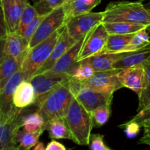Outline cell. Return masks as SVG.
Wrapping results in <instances>:
<instances>
[{"label":"cell","mask_w":150,"mask_h":150,"mask_svg":"<svg viewBox=\"0 0 150 150\" xmlns=\"http://www.w3.org/2000/svg\"><path fill=\"white\" fill-rule=\"evenodd\" d=\"M74 95L69 79L56 86L38 105L37 111L43 117L45 123L57 119H64Z\"/></svg>","instance_id":"obj_1"},{"label":"cell","mask_w":150,"mask_h":150,"mask_svg":"<svg viewBox=\"0 0 150 150\" xmlns=\"http://www.w3.org/2000/svg\"><path fill=\"white\" fill-rule=\"evenodd\" d=\"M64 120L72 136V141L81 146L89 145L95 126L93 117L92 113L85 109L75 97Z\"/></svg>","instance_id":"obj_2"},{"label":"cell","mask_w":150,"mask_h":150,"mask_svg":"<svg viewBox=\"0 0 150 150\" xmlns=\"http://www.w3.org/2000/svg\"><path fill=\"white\" fill-rule=\"evenodd\" d=\"M103 22H128L148 26L150 15L142 1H118L110 2L103 11Z\"/></svg>","instance_id":"obj_3"},{"label":"cell","mask_w":150,"mask_h":150,"mask_svg":"<svg viewBox=\"0 0 150 150\" xmlns=\"http://www.w3.org/2000/svg\"><path fill=\"white\" fill-rule=\"evenodd\" d=\"M64 26L65 25L43 41L29 48L21 67L23 80L30 81L40 66L49 57Z\"/></svg>","instance_id":"obj_4"},{"label":"cell","mask_w":150,"mask_h":150,"mask_svg":"<svg viewBox=\"0 0 150 150\" xmlns=\"http://www.w3.org/2000/svg\"><path fill=\"white\" fill-rule=\"evenodd\" d=\"M103 16V12L92 11L73 16L66 21V29L70 37L78 41L86 36L97 25L102 23Z\"/></svg>","instance_id":"obj_5"},{"label":"cell","mask_w":150,"mask_h":150,"mask_svg":"<svg viewBox=\"0 0 150 150\" xmlns=\"http://www.w3.org/2000/svg\"><path fill=\"white\" fill-rule=\"evenodd\" d=\"M23 112L16 116H8L0 111V150H17L18 144L16 134L22 127Z\"/></svg>","instance_id":"obj_6"},{"label":"cell","mask_w":150,"mask_h":150,"mask_svg":"<svg viewBox=\"0 0 150 150\" xmlns=\"http://www.w3.org/2000/svg\"><path fill=\"white\" fill-rule=\"evenodd\" d=\"M65 23L66 16L62 4L54 9L41 22L38 30L29 42V48L48 38L59 28L65 25Z\"/></svg>","instance_id":"obj_7"},{"label":"cell","mask_w":150,"mask_h":150,"mask_svg":"<svg viewBox=\"0 0 150 150\" xmlns=\"http://www.w3.org/2000/svg\"><path fill=\"white\" fill-rule=\"evenodd\" d=\"M108 36V33L103 23H100L97 25L88 33L86 40L79 53L78 62L101 54L105 48Z\"/></svg>","instance_id":"obj_8"},{"label":"cell","mask_w":150,"mask_h":150,"mask_svg":"<svg viewBox=\"0 0 150 150\" xmlns=\"http://www.w3.org/2000/svg\"><path fill=\"white\" fill-rule=\"evenodd\" d=\"M113 95L100 92L95 89L85 86L81 82L75 93V98L89 112L92 113L97 108L105 104H111Z\"/></svg>","instance_id":"obj_9"},{"label":"cell","mask_w":150,"mask_h":150,"mask_svg":"<svg viewBox=\"0 0 150 150\" xmlns=\"http://www.w3.org/2000/svg\"><path fill=\"white\" fill-rule=\"evenodd\" d=\"M23 80V75L20 68L13 73L0 91V111L4 114L8 116H16L23 112V109L17 108L13 103L15 90Z\"/></svg>","instance_id":"obj_10"},{"label":"cell","mask_w":150,"mask_h":150,"mask_svg":"<svg viewBox=\"0 0 150 150\" xmlns=\"http://www.w3.org/2000/svg\"><path fill=\"white\" fill-rule=\"evenodd\" d=\"M88 35V34H87ZM87 35L79 40L76 41L57 62L54 67L48 71L44 73L48 76H69L72 70L78 64V57L84 43Z\"/></svg>","instance_id":"obj_11"},{"label":"cell","mask_w":150,"mask_h":150,"mask_svg":"<svg viewBox=\"0 0 150 150\" xmlns=\"http://www.w3.org/2000/svg\"><path fill=\"white\" fill-rule=\"evenodd\" d=\"M119 71L120 70L114 69L107 71L95 72L89 80L81 83L100 92L114 94V92L123 87L117 76Z\"/></svg>","instance_id":"obj_12"},{"label":"cell","mask_w":150,"mask_h":150,"mask_svg":"<svg viewBox=\"0 0 150 150\" xmlns=\"http://www.w3.org/2000/svg\"><path fill=\"white\" fill-rule=\"evenodd\" d=\"M123 87L130 89L138 96L141 95L144 87V64H141L120 70L117 74Z\"/></svg>","instance_id":"obj_13"},{"label":"cell","mask_w":150,"mask_h":150,"mask_svg":"<svg viewBox=\"0 0 150 150\" xmlns=\"http://www.w3.org/2000/svg\"><path fill=\"white\" fill-rule=\"evenodd\" d=\"M28 2V0H0L7 32H18L21 17Z\"/></svg>","instance_id":"obj_14"},{"label":"cell","mask_w":150,"mask_h":150,"mask_svg":"<svg viewBox=\"0 0 150 150\" xmlns=\"http://www.w3.org/2000/svg\"><path fill=\"white\" fill-rule=\"evenodd\" d=\"M69 79L67 76H48L45 73L34 76L30 81L36 95L35 105H39L56 86Z\"/></svg>","instance_id":"obj_15"},{"label":"cell","mask_w":150,"mask_h":150,"mask_svg":"<svg viewBox=\"0 0 150 150\" xmlns=\"http://www.w3.org/2000/svg\"><path fill=\"white\" fill-rule=\"evenodd\" d=\"M76 42V41L70 37V35L67 32L66 26H64V29H63L60 37L59 38L58 40H57L52 52L50 54L49 57L40 66V67L38 69L35 75L42 74V73H44L51 70L54 67V64L57 63V62L64 55V53Z\"/></svg>","instance_id":"obj_16"},{"label":"cell","mask_w":150,"mask_h":150,"mask_svg":"<svg viewBox=\"0 0 150 150\" xmlns=\"http://www.w3.org/2000/svg\"><path fill=\"white\" fill-rule=\"evenodd\" d=\"M29 49V42L18 32H8L6 36L5 51L7 57L23 62Z\"/></svg>","instance_id":"obj_17"},{"label":"cell","mask_w":150,"mask_h":150,"mask_svg":"<svg viewBox=\"0 0 150 150\" xmlns=\"http://www.w3.org/2000/svg\"><path fill=\"white\" fill-rule=\"evenodd\" d=\"M14 105L18 108H25L35 105L36 95L30 81L23 80L16 87L13 95Z\"/></svg>","instance_id":"obj_18"},{"label":"cell","mask_w":150,"mask_h":150,"mask_svg":"<svg viewBox=\"0 0 150 150\" xmlns=\"http://www.w3.org/2000/svg\"><path fill=\"white\" fill-rule=\"evenodd\" d=\"M150 59V44L148 46L132 52L126 53L114 65V69L121 70L137 64H144Z\"/></svg>","instance_id":"obj_19"},{"label":"cell","mask_w":150,"mask_h":150,"mask_svg":"<svg viewBox=\"0 0 150 150\" xmlns=\"http://www.w3.org/2000/svg\"><path fill=\"white\" fill-rule=\"evenodd\" d=\"M126 53H102L86 59L95 72L114 70V65Z\"/></svg>","instance_id":"obj_20"},{"label":"cell","mask_w":150,"mask_h":150,"mask_svg":"<svg viewBox=\"0 0 150 150\" xmlns=\"http://www.w3.org/2000/svg\"><path fill=\"white\" fill-rule=\"evenodd\" d=\"M101 1L102 0H72L70 2L64 3L63 7L65 12L66 21L73 16L91 12L100 4Z\"/></svg>","instance_id":"obj_21"},{"label":"cell","mask_w":150,"mask_h":150,"mask_svg":"<svg viewBox=\"0 0 150 150\" xmlns=\"http://www.w3.org/2000/svg\"><path fill=\"white\" fill-rule=\"evenodd\" d=\"M108 35H128L134 34L141 29L146 28V26L128 22H102Z\"/></svg>","instance_id":"obj_22"},{"label":"cell","mask_w":150,"mask_h":150,"mask_svg":"<svg viewBox=\"0 0 150 150\" xmlns=\"http://www.w3.org/2000/svg\"><path fill=\"white\" fill-rule=\"evenodd\" d=\"M45 127L51 139L72 140V136L64 119H57L45 123Z\"/></svg>","instance_id":"obj_23"},{"label":"cell","mask_w":150,"mask_h":150,"mask_svg":"<svg viewBox=\"0 0 150 150\" xmlns=\"http://www.w3.org/2000/svg\"><path fill=\"white\" fill-rule=\"evenodd\" d=\"M134 35L135 33L128 35H108L105 48L102 53H121Z\"/></svg>","instance_id":"obj_24"},{"label":"cell","mask_w":150,"mask_h":150,"mask_svg":"<svg viewBox=\"0 0 150 150\" xmlns=\"http://www.w3.org/2000/svg\"><path fill=\"white\" fill-rule=\"evenodd\" d=\"M22 62L12 57H7L0 64V91L6 84L10 78L21 67Z\"/></svg>","instance_id":"obj_25"},{"label":"cell","mask_w":150,"mask_h":150,"mask_svg":"<svg viewBox=\"0 0 150 150\" xmlns=\"http://www.w3.org/2000/svg\"><path fill=\"white\" fill-rule=\"evenodd\" d=\"M45 124L43 117L38 111L22 117L21 125L23 130L26 132L35 133L42 129L45 130Z\"/></svg>","instance_id":"obj_26"},{"label":"cell","mask_w":150,"mask_h":150,"mask_svg":"<svg viewBox=\"0 0 150 150\" xmlns=\"http://www.w3.org/2000/svg\"><path fill=\"white\" fill-rule=\"evenodd\" d=\"M150 44V37L146 27L136 32L131 40L123 48L121 53H128L138 51L148 46Z\"/></svg>","instance_id":"obj_27"},{"label":"cell","mask_w":150,"mask_h":150,"mask_svg":"<svg viewBox=\"0 0 150 150\" xmlns=\"http://www.w3.org/2000/svg\"><path fill=\"white\" fill-rule=\"evenodd\" d=\"M95 71L87 59L78 62L71 73L69 75L70 79L79 82H84L89 80Z\"/></svg>","instance_id":"obj_28"},{"label":"cell","mask_w":150,"mask_h":150,"mask_svg":"<svg viewBox=\"0 0 150 150\" xmlns=\"http://www.w3.org/2000/svg\"><path fill=\"white\" fill-rule=\"evenodd\" d=\"M45 130L42 129L35 133H29L19 130L16 134V141L18 144V149L29 150L34 147L39 141V138Z\"/></svg>","instance_id":"obj_29"},{"label":"cell","mask_w":150,"mask_h":150,"mask_svg":"<svg viewBox=\"0 0 150 150\" xmlns=\"http://www.w3.org/2000/svg\"><path fill=\"white\" fill-rule=\"evenodd\" d=\"M145 83L143 91L139 96L138 112L150 106V59L144 63Z\"/></svg>","instance_id":"obj_30"},{"label":"cell","mask_w":150,"mask_h":150,"mask_svg":"<svg viewBox=\"0 0 150 150\" xmlns=\"http://www.w3.org/2000/svg\"><path fill=\"white\" fill-rule=\"evenodd\" d=\"M111 113V104L101 105L92 112L94 122L98 127L104 125L108 121Z\"/></svg>","instance_id":"obj_31"},{"label":"cell","mask_w":150,"mask_h":150,"mask_svg":"<svg viewBox=\"0 0 150 150\" xmlns=\"http://www.w3.org/2000/svg\"><path fill=\"white\" fill-rule=\"evenodd\" d=\"M38 16H39V13H38V10L35 8V6L31 5L28 2L25 7L24 10H23L21 17L20 25H19V29L18 32L21 35L26 26L29 25Z\"/></svg>","instance_id":"obj_32"},{"label":"cell","mask_w":150,"mask_h":150,"mask_svg":"<svg viewBox=\"0 0 150 150\" xmlns=\"http://www.w3.org/2000/svg\"><path fill=\"white\" fill-rule=\"evenodd\" d=\"M48 14H43V15H39V16H37L29 25L26 26V27L25 28L24 31L23 32V33L21 34L23 36V38L26 40H27L29 42H30L31 39L32 38V37L34 36V35L35 34V32L38 30V27L40 25L41 22L43 21V19L46 17V16Z\"/></svg>","instance_id":"obj_33"},{"label":"cell","mask_w":150,"mask_h":150,"mask_svg":"<svg viewBox=\"0 0 150 150\" xmlns=\"http://www.w3.org/2000/svg\"><path fill=\"white\" fill-rule=\"evenodd\" d=\"M119 127L124 129V131L127 137H128L129 139H132L137 136L138 133L140 131L142 125L138 122L133 121L130 120V121H127V122L120 125Z\"/></svg>","instance_id":"obj_34"},{"label":"cell","mask_w":150,"mask_h":150,"mask_svg":"<svg viewBox=\"0 0 150 150\" xmlns=\"http://www.w3.org/2000/svg\"><path fill=\"white\" fill-rule=\"evenodd\" d=\"M104 136L99 134H91L89 139V148L92 150H111L108 146H106L103 142Z\"/></svg>","instance_id":"obj_35"},{"label":"cell","mask_w":150,"mask_h":150,"mask_svg":"<svg viewBox=\"0 0 150 150\" xmlns=\"http://www.w3.org/2000/svg\"><path fill=\"white\" fill-rule=\"evenodd\" d=\"M34 6L37 9L39 15L48 14L54 10L45 0H38Z\"/></svg>","instance_id":"obj_36"},{"label":"cell","mask_w":150,"mask_h":150,"mask_svg":"<svg viewBox=\"0 0 150 150\" xmlns=\"http://www.w3.org/2000/svg\"><path fill=\"white\" fill-rule=\"evenodd\" d=\"M147 120H150V106L139 111L137 114L131 119V120L138 122L139 123H141Z\"/></svg>","instance_id":"obj_37"},{"label":"cell","mask_w":150,"mask_h":150,"mask_svg":"<svg viewBox=\"0 0 150 150\" xmlns=\"http://www.w3.org/2000/svg\"><path fill=\"white\" fill-rule=\"evenodd\" d=\"M6 36H0V64L7 57L5 51Z\"/></svg>","instance_id":"obj_38"},{"label":"cell","mask_w":150,"mask_h":150,"mask_svg":"<svg viewBox=\"0 0 150 150\" xmlns=\"http://www.w3.org/2000/svg\"><path fill=\"white\" fill-rule=\"evenodd\" d=\"M67 148L59 142L52 140L45 146V150H66Z\"/></svg>","instance_id":"obj_39"},{"label":"cell","mask_w":150,"mask_h":150,"mask_svg":"<svg viewBox=\"0 0 150 150\" xmlns=\"http://www.w3.org/2000/svg\"><path fill=\"white\" fill-rule=\"evenodd\" d=\"M7 33L8 32H7L5 21H4V16H3L2 10L0 7V36H7Z\"/></svg>","instance_id":"obj_40"},{"label":"cell","mask_w":150,"mask_h":150,"mask_svg":"<svg viewBox=\"0 0 150 150\" xmlns=\"http://www.w3.org/2000/svg\"><path fill=\"white\" fill-rule=\"evenodd\" d=\"M53 9H55L64 4V0H45Z\"/></svg>","instance_id":"obj_41"},{"label":"cell","mask_w":150,"mask_h":150,"mask_svg":"<svg viewBox=\"0 0 150 150\" xmlns=\"http://www.w3.org/2000/svg\"><path fill=\"white\" fill-rule=\"evenodd\" d=\"M142 127L144 128V134H150V120H145L140 123Z\"/></svg>","instance_id":"obj_42"},{"label":"cell","mask_w":150,"mask_h":150,"mask_svg":"<svg viewBox=\"0 0 150 150\" xmlns=\"http://www.w3.org/2000/svg\"><path fill=\"white\" fill-rule=\"evenodd\" d=\"M139 143L146 144L150 146V134H144L143 137L140 139Z\"/></svg>","instance_id":"obj_43"},{"label":"cell","mask_w":150,"mask_h":150,"mask_svg":"<svg viewBox=\"0 0 150 150\" xmlns=\"http://www.w3.org/2000/svg\"><path fill=\"white\" fill-rule=\"evenodd\" d=\"M35 150H45V146L42 142H38L37 144L33 147Z\"/></svg>","instance_id":"obj_44"},{"label":"cell","mask_w":150,"mask_h":150,"mask_svg":"<svg viewBox=\"0 0 150 150\" xmlns=\"http://www.w3.org/2000/svg\"><path fill=\"white\" fill-rule=\"evenodd\" d=\"M142 1L145 7H150V0H140Z\"/></svg>","instance_id":"obj_45"},{"label":"cell","mask_w":150,"mask_h":150,"mask_svg":"<svg viewBox=\"0 0 150 150\" xmlns=\"http://www.w3.org/2000/svg\"><path fill=\"white\" fill-rule=\"evenodd\" d=\"M146 9L147 10L148 13H149V15H150V7H146ZM146 30H147L148 32H150V25H149V26H146Z\"/></svg>","instance_id":"obj_46"},{"label":"cell","mask_w":150,"mask_h":150,"mask_svg":"<svg viewBox=\"0 0 150 150\" xmlns=\"http://www.w3.org/2000/svg\"><path fill=\"white\" fill-rule=\"evenodd\" d=\"M72 0H64V1H65V2L64 3H66V2H70V1H71Z\"/></svg>","instance_id":"obj_47"}]
</instances>
